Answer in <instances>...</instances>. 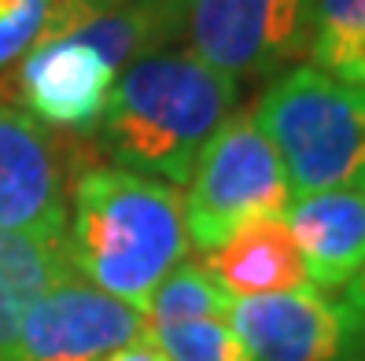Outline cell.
Returning <instances> with one entry per match:
<instances>
[{"instance_id": "6da1fadb", "label": "cell", "mask_w": 365, "mask_h": 361, "mask_svg": "<svg viewBox=\"0 0 365 361\" xmlns=\"http://www.w3.org/2000/svg\"><path fill=\"white\" fill-rule=\"evenodd\" d=\"M63 240L81 281L144 317L152 291L188 254L181 192L133 169L89 162L71 184Z\"/></svg>"}, {"instance_id": "7a4b0ae2", "label": "cell", "mask_w": 365, "mask_h": 361, "mask_svg": "<svg viewBox=\"0 0 365 361\" xmlns=\"http://www.w3.org/2000/svg\"><path fill=\"white\" fill-rule=\"evenodd\" d=\"M236 100L240 85L192 52H152L115 78L96 152L133 174L185 184L207 140L236 111Z\"/></svg>"}, {"instance_id": "3957f363", "label": "cell", "mask_w": 365, "mask_h": 361, "mask_svg": "<svg viewBox=\"0 0 365 361\" xmlns=\"http://www.w3.org/2000/svg\"><path fill=\"white\" fill-rule=\"evenodd\" d=\"M251 118L284 166L292 199L365 181V89L317 67H288Z\"/></svg>"}, {"instance_id": "277c9868", "label": "cell", "mask_w": 365, "mask_h": 361, "mask_svg": "<svg viewBox=\"0 0 365 361\" xmlns=\"http://www.w3.org/2000/svg\"><path fill=\"white\" fill-rule=\"evenodd\" d=\"M185 184V232L200 254L218 251L251 221L284 218L292 206L284 166L251 111H232L222 122Z\"/></svg>"}, {"instance_id": "5b68a950", "label": "cell", "mask_w": 365, "mask_h": 361, "mask_svg": "<svg viewBox=\"0 0 365 361\" xmlns=\"http://www.w3.org/2000/svg\"><path fill=\"white\" fill-rule=\"evenodd\" d=\"M93 137L41 125L0 85V232L63 236L71 184L96 159Z\"/></svg>"}, {"instance_id": "8992f818", "label": "cell", "mask_w": 365, "mask_h": 361, "mask_svg": "<svg viewBox=\"0 0 365 361\" xmlns=\"http://www.w3.org/2000/svg\"><path fill=\"white\" fill-rule=\"evenodd\" d=\"M314 0H188V52L232 81L277 78L310 45Z\"/></svg>"}, {"instance_id": "52a82bcc", "label": "cell", "mask_w": 365, "mask_h": 361, "mask_svg": "<svg viewBox=\"0 0 365 361\" xmlns=\"http://www.w3.org/2000/svg\"><path fill=\"white\" fill-rule=\"evenodd\" d=\"M229 325L251 361H365V317L317 288L232 299Z\"/></svg>"}, {"instance_id": "ba28073f", "label": "cell", "mask_w": 365, "mask_h": 361, "mask_svg": "<svg viewBox=\"0 0 365 361\" xmlns=\"http://www.w3.org/2000/svg\"><path fill=\"white\" fill-rule=\"evenodd\" d=\"M144 332V317L133 306L71 273L26 310L4 361H103Z\"/></svg>"}, {"instance_id": "9c48e42d", "label": "cell", "mask_w": 365, "mask_h": 361, "mask_svg": "<svg viewBox=\"0 0 365 361\" xmlns=\"http://www.w3.org/2000/svg\"><path fill=\"white\" fill-rule=\"evenodd\" d=\"M115 78L118 74L107 67L100 52L74 37H63L45 41L19 59L11 89L23 111L34 115L41 125L89 137L93 125H100L103 118Z\"/></svg>"}, {"instance_id": "30bf717a", "label": "cell", "mask_w": 365, "mask_h": 361, "mask_svg": "<svg viewBox=\"0 0 365 361\" xmlns=\"http://www.w3.org/2000/svg\"><path fill=\"white\" fill-rule=\"evenodd\" d=\"M284 225L317 291H336L365 266V184L299 196Z\"/></svg>"}, {"instance_id": "8fae6325", "label": "cell", "mask_w": 365, "mask_h": 361, "mask_svg": "<svg viewBox=\"0 0 365 361\" xmlns=\"http://www.w3.org/2000/svg\"><path fill=\"white\" fill-rule=\"evenodd\" d=\"M203 266L214 273L232 299H255V295H281L310 288L303 254H299L284 218H266L244 225L218 251L203 254Z\"/></svg>"}, {"instance_id": "7c38bea8", "label": "cell", "mask_w": 365, "mask_h": 361, "mask_svg": "<svg viewBox=\"0 0 365 361\" xmlns=\"http://www.w3.org/2000/svg\"><path fill=\"white\" fill-rule=\"evenodd\" d=\"M185 8L188 0H115L85 19L71 37L100 52L107 67L122 74L130 63L178 45L185 37Z\"/></svg>"}, {"instance_id": "4fadbf2b", "label": "cell", "mask_w": 365, "mask_h": 361, "mask_svg": "<svg viewBox=\"0 0 365 361\" xmlns=\"http://www.w3.org/2000/svg\"><path fill=\"white\" fill-rule=\"evenodd\" d=\"M71 273L63 236L0 232V361L11 354L26 310Z\"/></svg>"}, {"instance_id": "5bb4252c", "label": "cell", "mask_w": 365, "mask_h": 361, "mask_svg": "<svg viewBox=\"0 0 365 361\" xmlns=\"http://www.w3.org/2000/svg\"><path fill=\"white\" fill-rule=\"evenodd\" d=\"M310 67L365 89V0H314Z\"/></svg>"}, {"instance_id": "9a60e30c", "label": "cell", "mask_w": 365, "mask_h": 361, "mask_svg": "<svg viewBox=\"0 0 365 361\" xmlns=\"http://www.w3.org/2000/svg\"><path fill=\"white\" fill-rule=\"evenodd\" d=\"M229 310L232 295L214 281V273L203 262H181L152 291L144 306V328L155 332L185 321H203V317H229Z\"/></svg>"}, {"instance_id": "2e32d148", "label": "cell", "mask_w": 365, "mask_h": 361, "mask_svg": "<svg viewBox=\"0 0 365 361\" xmlns=\"http://www.w3.org/2000/svg\"><path fill=\"white\" fill-rule=\"evenodd\" d=\"M170 361H251L240 335L232 332L229 317H203L148 332Z\"/></svg>"}, {"instance_id": "e0dca14e", "label": "cell", "mask_w": 365, "mask_h": 361, "mask_svg": "<svg viewBox=\"0 0 365 361\" xmlns=\"http://www.w3.org/2000/svg\"><path fill=\"white\" fill-rule=\"evenodd\" d=\"M48 0H0V70L41 45Z\"/></svg>"}, {"instance_id": "ac0fdd59", "label": "cell", "mask_w": 365, "mask_h": 361, "mask_svg": "<svg viewBox=\"0 0 365 361\" xmlns=\"http://www.w3.org/2000/svg\"><path fill=\"white\" fill-rule=\"evenodd\" d=\"M103 361H170V357L159 350L155 339L144 332V335H137V339H133V343H125V347H118L115 354H107Z\"/></svg>"}, {"instance_id": "d6986e66", "label": "cell", "mask_w": 365, "mask_h": 361, "mask_svg": "<svg viewBox=\"0 0 365 361\" xmlns=\"http://www.w3.org/2000/svg\"><path fill=\"white\" fill-rule=\"evenodd\" d=\"M365 184V181H361ZM343 303H347L354 313H361L365 317V266L354 273V281L347 284V288H343Z\"/></svg>"}]
</instances>
